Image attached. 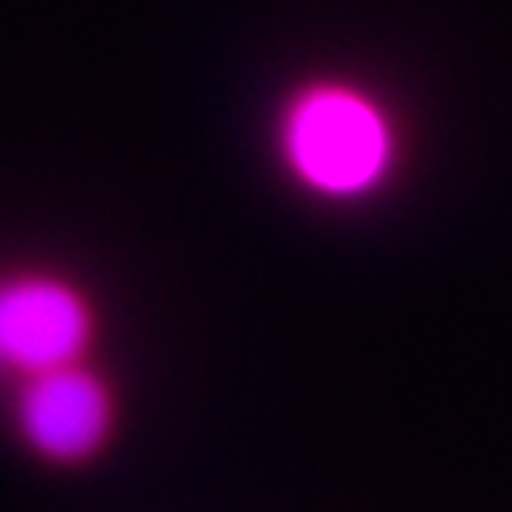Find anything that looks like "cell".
<instances>
[{"label":"cell","instance_id":"6da1fadb","mask_svg":"<svg viewBox=\"0 0 512 512\" xmlns=\"http://www.w3.org/2000/svg\"><path fill=\"white\" fill-rule=\"evenodd\" d=\"M274 148L296 190L327 205H365L403 175L399 110L357 76H311L277 107Z\"/></svg>","mask_w":512,"mask_h":512},{"label":"cell","instance_id":"3957f363","mask_svg":"<svg viewBox=\"0 0 512 512\" xmlns=\"http://www.w3.org/2000/svg\"><path fill=\"white\" fill-rule=\"evenodd\" d=\"M16 418L23 440L38 456L54 463H80L110 440L114 399L95 372L73 361L27 376Z\"/></svg>","mask_w":512,"mask_h":512},{"label":"cell","instance_id":"7a4b0ae2","mask_svg":"<svg viewBox=\"0 0 512 512\" xmlns=\"http://www.w3.org/2000/svg\"><path fill=\"white\" fill-rule=\"evenodd\" d=\"M92 342V308L57 277L23 274L0 281V368L35 376L73 365Z\"/></svg>","mask_w":512,"mask_h":512}]
</instances>
